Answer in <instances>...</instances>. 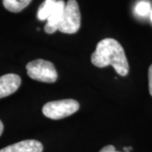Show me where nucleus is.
<instances>
[{"label":"nucleus","mask_w":152,"mask_h":152,"mask_svg":"<svg viewBox=\"0 0 152 152\" xmlns=\"http://www.w3.org/2000/svg\"><path fill=\"white\" fill-rule=\"evenodd\" d=\"M91 60L93 65L104 68L112 65L121 76L129 74V65L122 45L113 38H106L98 42Z\"/></svg>","instance_id":"1"},{"label":"nucleus","mask_w":152,"mask_h":152,"mask_svg":"<svg viewBox=\"0 0 152 152\" xmlns=\"http://www.w3.org/2000/svg\"><path fill=\"white\" fill-rule=\"evenodd\" d=\"M26 70L28 76L37 81L54 83L58 80L54 64L47 60H33L26 64Z\"/></svg>","instance_id":"2"},{"label":"nucleus","mask_w":152,"mask_h":152,"mask_svg":"<svg viewBox=\"0 0 152 152\" xmlns=\"http://www.w3.org/2000/svg\"><path fill=\"white\" fill-rule=\"evenodd\" d=\"M80 108L79 102L73 99L53 101L46 103L42 107V113L51 119L58 120L75 113Z\"/></svg>","instance_id":"3"},{"label":"nucleus","mask_w":152,"mask_h":152,"mask_svg":"<svg viewBox=\"0 0 152 152\" xmlns=\"http://www.w3.org/2000/svg\"><path fill=\"white\" fill-rule=\"evenodd\" d=\"M81 15L76 0H69L66 4L64 15L58 31L65 34H75L80 27Z\"/></svg>","instance_id":"4"},{"label":"nucleus","mask_w":152,"mask_h":152,"mask_svg":"<svg viewBox=\"0 0 152 152\" xmlns=\"http://www.w3.org/2000/svg\"><path fill=\"white\" fill-rule=\"evenodd\" d=\"M21 84V78L15 74H7L0 77V98L15 93Z\"/></svg>","instance_id":"5"},{"label":"nucleus","mask_w":152,"mask_h":152,"mask_svg":"<svg viewBox=\"0 0 152 152\" xmlns=\"http://www.w3.org/2000/svg\"><path fill=\"white\" fill-rule=\"evenodd\" d=\"M43 145L35 140H26L10 145L0 150V152H42Z\"/></svg>","instance_id":"6"},{"label":"nucleus","mask_w":152,"mask_h":152,"mask_svg":"<svg viewBox=\"0 0 152 152\" xmlns=\"http://www.w3.org/2000/svg\"><path fill=\"white\" fill-rule=\"evenodd\" d=\"M65 5L64 1H63V0L57 1L54 10L47 20L48 21L44 27L45 32H47L48 34H53L58 31L60 21H61L63 15H64Z\"/></svg>","instance_id":"7"},{"label":"nucleus","mask_w":152,"mask_h":152,"mask_svg":"<svg viewBox=\"0 0 152 152\" xmlns=\"http://www.w3.org/2000/svg\"><path fill=\"white\" fill-rule=\"evenodd\" d=\"M57 1L58 0H45L41 4L37 11V18L40 20H48L54 10Z\"/></svg>","instance_id":"8"},{"label":"nucleus","mask_w":152,"mask_h":152,"mask_svg":"<svg viewBox=\"0 0 152 152\" xmlns=\"http://www.w3.org/2000/svg\"><path fill=\"white\" fill-rule=\"evenodd\" d=\"M32 0H3V4L7 10L19 13L26 8Z\"/></svg>","instance_id":"9"},{"label":"nucleus","mask_w":152,"mask_h":152,"mask_svg":"<svg viewBox=\"0 0 152 152\" xmlns=\"http://www.w3.org/2000/svg\"><path fill=\"white\" fill-rule=\"evenodd\" d=\"M135 12L140 16H145L151 12V4L146 1H141L136 5Z\"/></svg>","instance_id":"10"},{"label":"nucleus","mask_w":152,"mask_h":152,"mask_svg":"<svg viewBox=\"0 0 152 152\" xmlns=\"http://www.w3.org/2000/svg\"><path fill=\"white\" fill-rule=\"evenodd\" d=\"M148 78H149V91H150L151 96H152V64L149 68Z\"/></svg>","instance_id":"11"},{"label":"nucleus","mask_w":152,"mask_h":152,"mask_svg":"<svg viewBox=\"0 0 152 152\" xmlns=\"http://www.w3.org/2000/svg\"><path fill=\"white\" fill-rule=\"evenodd\" d=\"M99 152H120V151H117L115 147L112 145H107V146H104L101 151Z\"/></svg>","instance_id":"12"},{"label":"nucleus","mask_w":152,"mask_h":152,"mask_svg":"<svg viewBox=\"0 0 152 152\" xmlns=\"http://www.w3.org/2000/svg\"><path fill=\"white\" fill-rule=\"evenodd\" d=\"M3 132H4V124H3L2 121L0 120V136L2 135Z\"/></svg>","instance_id":"13"},{"label":"nucleus","mask_w":152,"mask_h":152,"mask_svg":"<svg viewBox=\"0 0 152 152\" xmlns=\"http://www.w3.org/2000/svg\"><path fill=\"white\" fill-rule=\"evenodd\" d=\"M124 152H130L132 151V147H124Z\"/></svg>","instance_id":"14"},{"label":"nucleus","mask_w":152,"mask_h":152,"mask_svg":"<svg viewBox=\"0 0 152 152\" xmlns=\"http://www.w3.org/2000/svg\"><path fill=\"white\" fill-rule=\"evenodd\" d=\"M151 20L152 21V10L151 11Z\"/></svg>","instance_id":"15"}]
</instances>
